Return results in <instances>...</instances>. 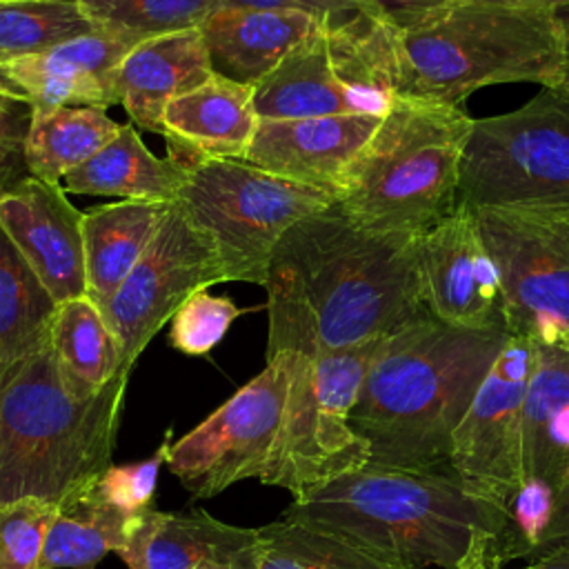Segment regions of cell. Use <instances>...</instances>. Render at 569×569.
I'll use <instances>...</instances> for the list:
<instances>
[{
    "label": "cell",
    "mask_w": 569,
    "mask_h": 569,
    "mask_svg": "<svg viewBox=\"0 0 569 569\" xmlns=\"http://www.w3.org/2000/svg\"><path fill=\"white\" fill-rule=\"evenodd\" d=\"M291 360V351L267 356L256 378L169 445L164 462L193 498H213L240 480L262 476L282 420Z\"/></svg>",
    "instance_id": "cell-11"
},
{
    "label": "cell",
    "mask_w": 569,
    "mask_h": 569,
    "mask_svg": "<svg viewBox=\"0 0 569 569\" xmlns=\"http://www.w3.org/2000/svg\"><path fill=\"white\" fill-rule=\"evenodd\" d=\"M136 516L109 502L93 482L58 505L38 569H91L109 551L120 553Z\"/></svg>",
    "instance_id": "cell-25"
},
{
    "label": "cell",
    "mask_w": 569,
    "mask_h": 569,
    "mask_svg": "<svg viewBox=\"0 0 569 569\" xmlns=\"http://www.w3.org/2000/svg\"><path fill=\"white\" fill-rule=\"evenodd\" d=\"M558 345H560V347H562V349H565V351H567V353H569V331H567V333H565V336H562V340H560V342H558Z\"/></svg>",
    "instance_id": "cell-44"
},
{
    "label": "cell",
    "mask_w": 569,
    "mask_h": 569,
    "mask_svg": "<svg viewBox=\"0 0 569 569\" xmlns=\"http://www.w3.org/2000/svg\"><path fill=\"white\" fill-rule=\"evenodd\" d=\"M382 338L362 345L293 353L282 420L262 485L287 489L293 500L369 462V445L351 429L349 416Z\"/></svg>",
    "instance_id": "cell-7"
},
{
    "label": "cell",
    "mask_w": 569,
    "mask_h": 569,
    "mask_svg": "<svg viewBox=\"0 0 569 569\" xmlns=\"http://www.w3.org/2000/svg\"><path fill=\"white\" fill-rule=\"evenodd\" d=\"M98 33L136 47L144 40L200 29L222 0H80Z\"/></svg>",
    "instance_id": "cell-30"
},
{
    "label": "cell",
    "mask_w": 569,
    "mask_h": 569,
    "mask_svg": "<svg viewBox=\"0 0 569 569\" xmlns=\"http://www.w3.org/2000/svg\"><path fill=\"white\" fill-rule=\"evenodd\" d=\"M176 202L213 242L227 282L264 287L280 238L302 218L338 202V196L284 180L247 160L213 158L189 164Z\"/></svg>",
    "instance_id": "cell-8"
},
{
    "label": "cell",
    "mask_w": 569,
    "mask_h": 569,
    "mask_svg": "<svg viewBox=\"0 0 569 569\" xmlns=\"http://www.w3.org/2000/svg\"><path fill=\"white\" fill-rule=\"evenodd\" d=\"M98 33L80 2L27 0L0 4V56L9 62Z\"/></svg>",
    "instance_id": "cell-31"
},
{
    "label": "cell",
    "mask_w": 569,
    "mask_h": 569,
    "mask_svg": "<svg viewBox=\"0 0 569 569\" xmlns=\"http://www.w3.org/2000/svg\"><path fill=\"white\" fill-rule=\"evenodd\" d=\"M458 202L469 209L569 211V96L542 87L513 111L473 120Z\"/></svg>",
    "instance_id": "cell-9"
},
{
    "label": "cell",
    "mask_w": 569,
    "mask_h": 569,
    "mask_svg": "<svg viewBox=\"0 0 569 569\" xmlns=\"http://www.w3.org/2000/svg\"><path fill=\"white\" fill-rule=\"evenodd\" d=\"M380 120L371 116L260 120L244 160L284 180L338 196L347 169Z\"/></svg>",
    "instance_id": "cell-17"
},
{
    "label": "cell",
    "mask_w": 569,
    "mask_h": 569,
    "mask_svg": "<svg viewBox=\"0 0 569 569\" xmlns=\"http://www.w3.org/2000/svg\"><path fill=\"white\" fill-rule=\"evenodd\" d=\"M256 529L227 525L207 511H158L136 516L129 540L118 553L129 569H196L222 565L244 569Z\"/></svg>",
    "instance_id": "cell-19"
},
{
    "label": "cell",
    "mask_w": 569,
    "mask_h": 569,
    "mask_svg": "<svg viewBox=\"0 0 569 569\" xmlns=\"http://www.w3.org/2000/svg\"><path fill=\"white\" fill-rule=\"evenodd\" d=\"M569 471V353L536 345V365L522 407V478L558 485Z\"/></svg>",
    "instance_id": "cell-24"
},
{
    "label": "cell",
    "mask_w": 569,
    "mask_h": 569,
    "mask_svg": "<svg viewBox=\"0 0 569 569\" xmlns=\"http://www.w3.org/2000/svg\"><path fill=\"white\" fill-rule=\"evenodd\" d=\"M507 336L451 327L429 311L385 336L349 416L369 445L367 465L451 469L453 431Z\"/></svg>",
    "instance_id": "cell-3"
},
{
    "label": "cell",
    "mask_w": 569,
    "mask_h": 569,
    "mask_svg": "<svg viewBox=\"0 0 569 569\" xmlns=\"http://www.w3.org/2000/svg\"><path fill=\"white\" fill-rule=\"evenodd\" d=\"M471 569H502V562L496 560V562H485V565H478V567H471Z\"/></svg>",
    "instance_id": "cell-43"
},
{
    "label": "cell",
    "mask_w": 569,
    "mask_h": 569,
    "mask_svg": "<svg viewBox=\"0 0 569 569\" xmlns=\"http://www.w3.org/2000/svg\"><path fill=\"white\" fill-rule=\"evenodd\" d=\"M471 213L498 271L507 331L558 345L569 331V211Z\"/></svg>",
    "instance_id": "cell-10"
},
{
    "label": "cell",
    "mask_w": 569,
    "mask_h": 569,
    "mask_svg": "<svg viewBox=\"0 0 569 569\" xmlns=\"http://www.w3.org/2000/svg\"><path fill=\"white\" fill-rule=\"evenodd\" d=\"M187 178V162L171 153L158 158L142 142L136 124L124 122L109 144L62 180V187L67 193L176 202Z\"/></svg>",
    "instance_id": "cell-22"
},
{
    "label": "cell",
    "mask_w": 569,
    "mask_h": 569,
    "mask_svg": "<svg viewBox=\"0 0 569 569\" xmlns=\"http://www.w3.org/2000/svg\"><path fill=\"white\" fill-rule=\"evenodd\" d=\"M118 131L120 122L98 107L33 111L24 140L27 171L33 178L62 184L71 171L91 160Z\"/></svg>",
    "instance_id": "cell-28"
},
{
    "label": "cell",
    "mask_w": 569,
    "mask_h": 569,
    "mask_svg": "<svg viewBox=\"0 0 569 569\" xmlns=\"http://www.w3.org/2000/svg\"><path fill=\"white\" fill-rule=\"evenodd\" d=\"M418 238L376 231L338 202L296 222L267 273V356H316L385 338L425 313Z\"/></svg>",
    "instance_id": "cell-1"
},
{
    "label": "cell",
    "mask_w": 569,
    "mask_h": 569,
    "mask_svg": "<svg viewBox=\"0 0 569 569\" xmlns=\"http://www.w3.org/2000/svg\"><path fill=\"white\" fill-rule=\"evenodd\" d=\"M556 509V485L545 478H522L507 500L511 527V558L520 553H538Z\"/></svg>",
    "instance_id": "cell-34"
},
{
    "label": "cell",
    "mask_w": 569,
    "mask_h": 569,
    "mask_svg": "<svg viewBox=\"0 0 569 569\" xmlns=\"http://www.w3.org/2000/svg\"><path fill=\"white\" fill-rule=\"evenodd\" d=\"M222 7L300 11L316 16L329 24H338L353 18L356 13H362V0H222Z\"/></svg>",
    "instance_id": "cell-38"
},
{
    "label": "cell",
    "mask_w": 569,
    "mask_h": 569,
    "mask_svg": "<svg viewBox=\"0 0 569 569\" xmlns=\"http://www.w3.org/2000/svg\"><path fill=\"white\" fill-rule=\"evenodd\" d=\"M329 27L333 24L300 11L220 7L200 33L213 73L256 87L287 53Z\"/></svg>",
    "instance_id": "cell-20"
},
{
    "label": "cell",
    "mask_w": 569,
    "mask_h": 569,
    "mask_svg": "<svg viewBox=\"0 0 569 569\" xmlns=\"http://www.w3.org/2000/svg\"><path fill=\"white\" fill-rule=\"evenodd\" d=\"M556 18H558V22H560L562 40H565V73H562V82H560L558 91H562L565 96H569V4L556 9Z\"/></svg>",
    "instance_id": "cell-42"
},
{
    "label": "cell",
    "mask_w": 569,
    "mask_h": 569,
    "mask_svg": "<svg viewBox=\"0 0 569 569\" xmlns=\"http://www.w3.org/2000/svg\"><path fill=\"white\" fill-rule=\"evenodd\" d=\"M169 445L164 442L151 458L138 462V465H122V467H109L98 480L96 489L113 505L129 513H140L151 505L156 480L160 465L167 460Z\"/></svg>",
    "instance_id": "cell-35"
},
{
    "label": "cell",
    "mask_w": 569,
    "mask_h": 569,
    "mask_svg": "<svg viewBox=\"0 0 569 569\" xmlns=\"http://www.w3.org/2000/svg\"><path fill=\"white\" fill-rule=\"evenodd\" d=\"M471 124L462 107L398 96L347 169L338 207L362 227L422 236L458 204Z\"/></svg>",
    "instance_id": "cell-5"
},
{
    "label": "cell",
    "mask_w": 569,
    "mask_h": 569,
    "mask_svg": "<svg viewBox=\"0 0 569 569\" xmlns=\"http://www.w3.org/2000/svg\"><path fill=\"white\" fill-rule=\"evenodd\" d=\"M456 2H476V4H493L507 9H529V11H556L569 0H456Z\"/></svg>",
    "instance_id": "cell-41"
},
{
    "label": "cell",
    "mask_w": 569,
    "mask_h": 569,
    "mask_svg": "<svg viewBox=\"0 0 569 569\" xmlns=\"http://www.w3.org/2000/svg\"><path fill=\"white\" fill-rule=\"evenodd\" d=\"M398 96L453 104L480 87L536 82L558 89L565 40L556 11L453 2L438 20L396 33Z\"/></svg>",
    "instance_id": "cell-6"
},
{
    "label": "cell",
    "mask_w": 569,
    "mask_h": 569,
    "mask_svg": "<svg viewBox=\"0 0 569 569\" xmlns=\"http://www.w3.org/2000/svg\"><path fill=\"white\" fill-rule=\"evenodd\" d=\"M82 220L60 182L29 176L0 196V227L58 305L87 293Z\"/></svg>",
    "instance_id": "cell-15"
},
{
    "label": "cell",
    "mask_w": 569,
    "mask_h": 569,
    "mask_svg": "<svg viewBox=\"0 0 569 569\" xmlns=\"http://www.w3.org/2000/svg\"><path fill=\"white\" fill-rule=\"evenodd\" d=\"M258 124L253 87L211 73L169 102L162 113V138L169 153L187 164L213 158L244 160Z\"/></svg>",
    "instance_id": "cell-18"
},
{
    "label": "cell",
    "mask_w": 569,
    "mask_h": 569,
    "mask_svg": "<svg viewBox=\"0 0 569 569\" xmlns=\"http://www.w3.org/2000/svg\"><path fill=\"white\" fill-rule=\"evenodd\" d=\"M218 282L227 278L213 242L171 202L142 258L118 291L98 305L118 338L124 365L133 369L151 338L191 293Z\"/></svg>",
    "instance_id": "cell-12"
},
{
    "label": "cell",
    "mask_w": 569,
    "mask_h": 569,
    "mask_svg": "<svg viewBox=\"0 0 569 569\" xmlns=\"http://www.w3.org/2000/svg\"><path fill=\"white\" fill-rule=\"evenodd\" d=\"M2 2H27V0H0V4ZM62 2H80V0H62Z\"/></svg>",
    "instance_id": "cell-46"
},
{
    "label": "cell",
    "mask_w": 569,
    "mask_h": 569,
    "mask_svg": "<svg viewBox=\"0 0 569 569\" xmlns=\"http://www.w3.org/2000/svg\"><path fill=\"white\" fill-rule=\"evenodd\" d=\"M213 73L200 29L144 40L127 51L116 69V98L129 122L162 136V113L171 100Z\"/></svg>",
    "instance_id": "cell-21"
},
{
    "label": "cell",
    "mask_w": 569,
    "mask_h": 569,
    "mask_svg": "<svg viewBox=\"0 0 569 569\" xmlns=\"http://www.w3.org/2000/svg\"><path fill=\"white\" fill-rule=\"evenodd\" d=\"M520 569H569V538L540 549L536 558Z\"/></svg>",
    "instance_id": "cell-40"
},
{
    "label": "cell",
    "mask_w": 569,
    "mask_h": 569,
    "mask_svg": "<svg viewBox=\"0 0 569 569\" xmlns=\"http://www.w3.org/2000/svg\"><path fill=\"white\" fill-rule=\"evenodd\" d=\"M282 518L400 569H471L511 558L507 505L451 469L365 465L293 500Z\"/></svg>",
    "instance_id": "cell-2"
},
{
    "label": "cell",
    "mask_w": 569,
    "mask_h": 569,
    "mask_svg": "<svg viewBox=\"0 0 569 569\" xmlns=\"http://www.w3.org/2000/svg\"><path fill=\"white\" fill-rule=\"evenodd\" d=\"M565 538H569V471L556 485V509H553L549 529L545 533L542 549Z\"/></svg>",
    "instance_id": "cell-39"
},
{
    "label": "cell",
    "mask_w": 569,
    "mask_h": 569,
    "mask_svg": "<svg viewBox=\"0 0 569 569\" xmlns=\"http://www.w3.org/2000/svg\"><path fill=\"white\" fill-rule=\"evenodd\" d=\"M56 502L40 498L0 500V569H38Z\"/></svg>",
    "instance_id": "cell-32"
},
{
    "label": "cell",
    "mask_w": 569,
    "mask_h": 569,
    "mask_svg": "<svg viewBox=\"0 0 569 569\" xmlns=\"http://www.w3.org/2000/svg\"><path fill=\"white\" fill-rule=\"evenodd\" d=\"M244 569H400L318 527L280 518L256 529Z\"/></svg>",
    "instance_id": "cell-29"
},
{
    "label": "cell",
    "mask_w": 569,
    "mask_h": 569,
    "mask_svg": "<svg viewBox=\"0 0 569 569\" xmlns=\"http://www.w3.org/2000/svg\"><path fill=\"white\" fill-rule=\"evenodd\" d=\"M49 347L67 387L80 398L96 396L122 369H131L124 365L118 338L87 293L58 305Z\"/></svg>",
    "instance_id": "cell-26"
},
{
    "label": "cell",
    "mask_w": 569,
    "mask_h": 569,
    "mask_svg": "<svg viewBox=\"0 0 569 569\" xmlns=\"http://www.w3.org/2000/svg\"><path fill=\"white\" fill-rule=\"evenodd\" d=\"M456 0H362V13L393 33L418 31L438 20Z\"/></svg>",
    "instance_id": "cell-37"
},
{
    "label": "cell",
    "mask_w": 569,
    "mask_h": 569,
    "mask_svg": "<svg viewBox=\"0 0 569 569\" xmlns=\"http://www.w3.org/2000/svg\"><path fill=\"white\" fill-rule=\"evenodd\" d=\"M171 202L118 200L84 211L87 296L102 305L147 251Z\"/></svg>",
    "instance_id": "cell-23"
},
{
    "label": "cell",
    "mask_w": 569,
    "mask_h": 569,
    "mask_svg": "<svg viewBox=\"0 0 569 569\" xmlns=\"http://www.w3.org/2000/svg\"><path fill=\"white\" fill-rule=\"evenodd\" d=\"M33 109L0 93V196L29 178L24 162V140Z\"/></svg>",
    "instance_id": "cell-36"
},
{
    "label": "cell",
    "mask_w": 569,
    "mask_h": 569,
    "mask_svg": "<svg viewBox=\"0 0 569 569\" xmlns=\"http://www.w3.org/2000/svg\"><path fill=\"white\" fill-rule=\"evenodd\" d=\"M131 369L76 396L47 345L0 376V500L62 505L109 467Z\"/></svg>",
    "instance_id": "cell-4"
},
{
    "label": "cell",
    "mask_w": 569,
    "mask_h": 569,
    "mask_svg": "<svg viewBox=\"0 0 569 569\" xmlns=\"http://www.w3.org/2000/svg\"><path fill=\"white\" fill-rule=\"evenodd\" d=\"M418 278L433 318L462 329H507L496 264L462 202L418 238Z\"/></svg>",
    "instance_id": "cell-14"
},
{
    "label": "cell",
    "mask_w": 569,
    "mask_h": 569,
    "mask_svg": "<svg viewBox=\"0 0 569 569\" xmlns=\"http://www.w3.org/2000/svg\"><path fill=\"white\" fill-rule=\"evenodd\" d=\"M131 47L104 33H89L44 53L9 60L0 67V93L27 102L33 111L60 107L118 104L116 69Z\"/></svg>",
    "instance_id": "cell-16"
},
{
    "label": "cell",
    "mask_w": 569,
    "mask_h": 569,
    "mask_svg": "<svg viewBox=\"0 0 569 569\" xmlns=\"http://www.w3.org/2000/svg\"><path fill=\"white\" fill-rule=\"evenodd\" d=\"M58 302L0 227V376L49 345Z\"/></svg>",
    "instance_id": "cell-27"
},
{
    "label": "cell",
    "mask_w": 569,
    "mask_h": 569,
    "mask_svg": "<svg viewBox=\"0 0 569 569\" xmlns=\"http://www.w3.org/2000/svg\"><path fill=\"white\" fill-rule=\"evenodd\" d=\"M536 342L509 333L451 438L449 467L507 505L522 480V407Z\"/></svg>",
    "instance_id": "cell-13"
},
{
    "label": "cell",
    "mask_w": 569,
    "mask_h": 569,
    "mask_svg": "<svg viewBox=\"0 0 569 569\" xmlns=\"http://www.w3.org/2000/svg\"><path fill=\"white\" fill-rule=\"evenodd\" d=\"M196 569H229V567H222V565H200Z\"/></svg>",
    "instance_id": "cell-45"
},
{
    "label": "cell",
    "mask_w": 569,
    "mask_h": 569,
    "mask_svg": "<svg viewBox=\"0 0 569 569\" xmlns=\"http://www.w3.org/2000/svg\"><path fill=\"white\" fill-rule=\"evenodd\" d=\"M2 64H7V60L0 56V67H2Z\"/></svg>",
    "instance_id": "cell-47"
},
{
    "label": "cell",
    "mask_w": 569,
    "mask_h": 569,
    "mask_svg": "<svg viewBox=\"0 0 569 569\" xmlns=\"http://www.w3.org/2000/svg\"><path fill=\"white\" fill-rule=\"evenodd\" d=\"M238 316L240 309L231 298L198 289L171 318V347L187 356H204L224 338Z\"/></svg>",
    "instance_id": "cell-33"
}]
</instances>
